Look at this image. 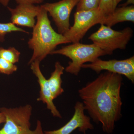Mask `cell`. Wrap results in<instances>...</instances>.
I'll use <instances>...</instances> for the list:
<instances>
[{
  "label": "cell",
  "instance_id": "7402d4cb",
  "mask_svg": "<svg viewBox=\"0 0 134 134\" xmlns=\"http://www.w3.org/2000/svg\"><path fill=\"white\" fill-rule=\"evenodd\" d=\"M10 0H0V3L4 7L8 6Z\"/></svg>",
  "mask_w": 134,
  "mask_h": 134
},
{
  "label": "cell",
  "instance_id": "9c48e42d",
  "mask_svg": "<svg viewBox=\"0 0 134 134\" xmlns=\"http://www.w3.org/2000/svg\"><path fill=\"white\" fill-rule=\"evenodd\" d=\"M75 112L69 122L60 128L53 131L44 132V134H70L78 129L79 132H86L88 130L94 129L91 122L90 117L85 115V108L82 102L77 101L74 107Z\"/></svg>",
  "mask_w": 134,
  "mask_h": 134
},
{
  "label": "cell",
  "instance_id": "d6986e66",
  "mask_svg": "<svg viewBox=\"0 0 134 134\" xmlns=\"http://www.w3.org/2000/svg\"><path fill=\"white\" fill-rule=\"evenodd\" d=\"M18 4H40L42 3L44 0H15Z\"/></svg>",
  "mask_w": 134,
  "mask_h": 134
},
{
  "label": "cell",
  "instance_id": "603a6c76",
  "mask_svg": "<svg viewBox=\"0 0 134 134\" xmlns=\"http://www.w3.org/2000/svg\"><path fill=\"white\" fill-rule=\"evenodd\" d=\"M122 1H123V0H116V4H117V5H118L120 2Z\"/></svg>",
  "mask_w": 134,
  "mask_h": 134
},
{
  "label": "cell",
  "instance_id": "9a60e30c",
  "mask_svg": "<svg viewBox=\"0 0 134 134\" xmlns=\"http://www.w3.org/2000/svg\"><path fill=\"white\" fill-rule=\"evenodd\" d=\"M16 31L29 33V32L17 27L11 22L5 23H0V42H3L5 41V36L8 34L11 33L12 32Z\"/></svg>",
  "mask_w": 134,
  "mask_h": 134
},
{
  "label": "cell",
  "instance_id": "ac0fdd59",
  "mask_svg": "<svg viewBox=\"0 0 134 134\" xmlns=\"http://www.w3.org/2000/svg\"><path fill=\"white\" fill-rule=\"evenodd\" d=\"M17 69V66L14 64L0 58V73L10 75L16 72Z\"/></svg>",
  "mask_w": 134,
  "mask_h": 134
},
{
  "label": "cell",
  "instance_id": "6da1fadb",
  "mask_svg": "<svg viewBox=\"0 0 134 134\" xmlns=\"http://www.w3.org/2000/svg\"><path fill=\"white\" fill-rule=\"evenodd\" d=\"M121 75L107 71L78 91L85 110L93 121L102 125L103 131L111 133L115 122L122 116Z\"/></svg>",
  "mask_w": 134,
  "mask_h": 134
},
{
  "label": "cell",
  "instance_id": "7a4b0ae2",
  "mask_svg": "<svg viewBox=\"0 0 134 134\" xmlns=\"http://www.w3.org/2000/svg\"><path fill=\"white\" fill-rule=\"evenodd\" d=\"M40 7L37 23L33 28L32 37L28 42L29 48L33 51L29 65L35 61L41 62L55 50L57 46L69 43L63 34L56 32L53 29L47 11Z\"/></svg>",
  "mask_w": 134,
  "mask_h": 134
},
{
  "label": "cell",
  "instance_id": "277c9868",
  "mask_svg": "<svg viewBox=\"0 0 134 134\" xmlns=\"http://www.w3.org/2000/svg\"><path fill=\"white\" fill-rule=\"evenodd\" d=\"M60 54L71 60L65 68L68 73L78 75L82 65L87 62L92 63L100 56L107 55L95 44H83L79 43L63 47L59 50H54L51 54Z\"/></svg>",
  "mask_w": 134,
  "mask_h": 134
},
{
  "label": "cell",
  "instance_id": "7c38bea8",
  "mask_svg": "<svg viewBox=\"0 0 134 134\" xmlns=\"http://www.w3.org/2000/svg\"><path fill=\"white\" fill-rule=\"evenodd\" d=\"M125 21L134 23L133 5L116 8L111 14L105 16L101 24L111 27L119 23Z\"/></svg>",
  "mask_w": 134,
  "mask_h": 134
},
{
  "label": "cell",
  "instance_id": "2e32d148",
  "mask_svg": "<svg viewBox=\"0 0 134 134\" xmlns=\"http://www.w3.org/2000/svg\"><path fill=\"white\" fill-rule=\"evenodd\" d=\"M117 5L116 0H101L98 9L106 16L111 14Z\"/></svg>",
  "mask_w": 134,
  "mask_h": 134
},
{
  "label": "cell",
  "instance_id": "8fae6325",
  "mask_svg": "<svg viewBox=\"0 0 134 134\" xmlns=\"http://www.w3.org/2000/svg\"><path fill=\"white\" fill-rule=\"evenodd\" d=\"M40 62L35 61L31 63V69L37 77L38 82L40 86L39 97L37 99L38 101H42L47 105V109L50 110L53 117L62 118L59 111L54 104L52 93L50 91L48 80L46 79L40 69Z\"/></svg>",
  "mask_w": 134,
  "mask_h": 134
},
{
  "label": "cell",
  "instance_id": "e0dca14e",
  "mask_svg": "<svg viewBox=\"0 0 134 134\" xmlns=\"http://www.w3.org/2000/svg\"><path fill=\"white\" fill-rule=\"evenodd\" d=\"M101 0H79L76 11L88 10L98 8Z\"/></svg>",
  "mask_w": 134,
  "mask_h": 134
},
{
  "label": "cell",
  "instance_id": "5b68a950",
  "mask_svg": "<svg viewBox=\"0 0 134 134\" xmlns=\"http://www.w3.org/2000/svg\"><path fill=\"white\" fill-rule=\"evenodd\" d=\"M133 34V29L129 27L118 31L101 24L98 30L91 35L88 39L107 55H111L117 49H126Z\"/></svg>",
  "mask_w": 134,
  "mask_h": 134
},
{
  "label": "cell",
  "instance_id": "4fadbf2b",
  "mask_svg": "<svg viewBox=\"0 0 134 134\" xmlns=\"http://www.w3.org/2000/svg\"><path fill=\"white\" fill-rule=\"evenodd\" d=\"M55 69L48 79V84L53 99L57 98L64 92L62 87V75L63 74L65 68L59 62L55 63Z\"/></svg>",
  "mask_w": 134,
  "mask_h": 134
},
{
  "label": "cell",
  "instance_id": "ba28073f",
  "mask_svg": "<svg viewBox=\"0 0 134 134\" xmlns=\"http://www.w3.org/2000/svg\"><path fill=\"white\" fill-rule=\"evenodd\" d=\"M79 0H61L46 3L41 6L49 13L58 28V33L63 35L70 28V18L72 10Z\"/></svg>",
  "mask_w": 134,
  "mask_h": 134
},
{
  "label": "cell",
  "instance_id": "52a82bcc",
  "mask_svg": "<svg viewBox=\"0 0 134 134\" xmlns=\"http://www.w3.org/2000/svg\"><path fill=\"white\" fill-rule=\"evenodd\" d=\"M81 68L90 69L97 74L102 70L125 76L133 83H134V57L126 59L104 60L97 59L93 62L84 64Z\"/></svg>",
  "mask_w": 134,
  "mask_h": 134
},
{
  "label": "cell",
  "instance_id": "8992f818",
  "mask_svg": "<svg viewBox=\"0 0 134 134\" xmlns=\"http://www.w3.org/2000/svg\"><path fill=\"white\" fill-rule=\"evenodd\" d=\"M105 16L98 8L76 11L74 25L63 35L69 43H79L91 27L102 24Z\"/></svg>",
  "mask_w": 134,
  "mask_h": 134
},
{
  "label": "cell",
  "instance_id": "30bf717a",
  "mask_svg": "<svg viewBox=\"0 0 134 134\" xmlns=\"http://www.w3.org/2000/svg\"><path fill=\"white\" fill-rule=\"evenodd\" d=\"M41 7L33 4H19L16 7H8L11 14V23L17 26L33 28Z\"/></svg>",
  "mask_w": 134,
  "mask_h": 134
},
{
  "label": "cell",
  "instance_id": "5bb4252c",
  "mask_svg": "<svg viewBox=\"0 0 134 134\" xmlns=\"http://www.w3.org/2000/svg\"><path fill=\"white\" fill-rule=\"evenodd\" d=\"M21 53L14 47H9L7 49L0 47V58L15 64L19 61Z\"/></svg>",
  "mask_w": 134,
  "mask_h": 134
},
{
  "label": "cell",
  "instance_id": "ffe728a7",
  "mask_svg": "<svg viewBox=\"0 0 134 134\" xmlns=\"http://www.w3.org/2000/svg\"><path fill=\"white\" fill-rule=\"evenodd\" d=\"M6 121V117L4 114L0 112V124L5 123Z\"/></svg>",
  "mask_w": 134,
  "mask_h": 134
},
{
  "label": "cell",
  "instance_id": "44dd1931",
  "mask_svg": "<svg viewBox=\"0 0 134 134\" xmlns=\"http://www.w3.org/2000/svg\"><path fill=\"white\" fill-rule=\"evenodd\" d=\"M134 0H127L126 2L125 3L122 4V5L120 6H121V7H126V6H128V5H130V4H134Z\"/></svg>",
  "mask_w": 134,
  "mask_h": 134
},
{
  "label": "cell",
  "instance_id": "3957f363",
  "mask_svg": "<svg viewBox=\"0 0 134 134\" xmlns=\"http://www.w3.org/2000/svg\"><path fill=\"white\" fill-rule=\"evenodd\" d=\"M32 111V107L30 104L16 108H0V112L6 117L0 134H44L40 120L37 121L36 129L31 130L30 120Z\"/></svg>",
  "mask_w": 134,
  "mask_h": 134
},
{
  "label": "cell",
  "instance_id": "cb8c5ba5",
  "mask_svg": "<svg viewBox=\"0 0 134 134\" xmlns=\"http://www.w3.org/2000/svg\"><path fill=\"white\" fill-rule=\"evenodd\" d=\"M84 134H86V133H85V132H84Z\"/></svg>",
  "mask_w": 134,
  "mask_h": 134
}]
</instances>
